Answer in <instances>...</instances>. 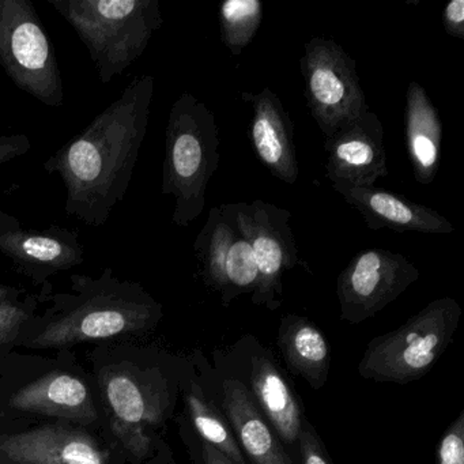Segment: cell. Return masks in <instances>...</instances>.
<instances>
[{
    "instance_id": "obj_1",
    "label": "cell",
    "mask_w": 464,
    "mask_h": 464,
    "mask_svg": "<svg viewBox=\"0 0 464 464\" xmlns=\"http://www.w3.org/2000/svg\"><path fill=\"white\" fill-rule=\"evenodd\" d=\"M153 97L154 77L134 78L116 102L44 162L50 175L63 180L69 216L89 227L107 224L131 184Z\"/></svg>"
},
{
    "instance_id": "obj_2",
    "label": "cell",
    "mask_w": 464,
    "mask_h": 464,
    "mask_svg": "<svg viewBox=\"0 0 464 464\" xmlns=\"http://www.w3.org/2000/svg\"><path fill=\"white\" fill-rule=\"evenodd\" d=\"M74 295H58L51 316L32 341L34 347H64L146 330L161 305L140 284L121 281L112 268L99 278L72 276Z\"/></svg>"
},
{
    "instance_id": "obj_3",
    "label": "cell",
    "mask_w": 464,
    "mask_h": 464,
    "mask_svg": "<svg viewBox=\"0 0 464 464\" xmlns=\"http://www.w3.org/2000/svg\"><path fill=\"white\" fill-rule=\"evenodd\" d=\"M218 131L213 111L191 93L173 102L165 130L162 195L175 199L172 221L179 227L205 210L208 181L219 164Z\"/></svg>"
},
{
    "instance_id": "obj_4",
    "label": "cell",
    "mask_w": 464,
    "mask_h": 464,
    "mask_svg": "<svg viewBox=\"0 0 464 464\" xmlns=\"http://www.w3.org/2000/svg\"><path fill=\"white\" fill-rule=\"evenodd\" d=\"M85 45L104 85L145 53L164 24L159 0H48Z\"/></svg>"
},
{
    "instance_id": "obj_5",
    "label": "cell",
    "mask_w": 464,
    "mask_h": 464,
    "mask_svg": "<svg viewBox=\"0 0 464 464\" xmlns=\"http://www.w3.org/2000/svg\"><path fill=\"white\" fill-rule=\"evenodd\" d=\"M460 317V305L453 298L431 301L398 330L372 339L358 373L366 380L395 384L422 379L444 354Z\"/></svg>"
},
{
    "instance_id": "obj_6",
    "label": "cell",
    "mask_w": 464,
    "mask_h": 464,
    "mask_svg": "<svg viewBox=\"0 0 464 464\" xmlns=\"http://www.w3.org/2000/svg\"><path fill=\"white\" fill-rule=\"evenodd\" d=\"M0 66L20 91L44 105H63L56 53L31 0H0Z\"/></svg>"
},
{
    "instance_id": "obj_7",
    "label": "cell",
    "mask_w": 464,
    "mask_h": 464,
    "mask_svg": "<svg viewBox=\"0 0 464 464\" xmlns=\"http://www.w3.org/2000/svg\"><path fill=\"white\" fill-rule=\"evenodd\" d=\"M300 66L309 112L325 138L368 112L357 64L338 43L309 40Z\"/></svg>"
},
{
    "instance_id": "obj_8",
    "label": "cell",
    "mask_w": 464,
    "mask_h": 464,
    "mask_svg": "<svg viewBox=\"0 0 464 464\" xmlns=\"http://www.w3.org/2000/svg\"><path fill=\"white\" fill-rule=\"evenodd\" d=\"M238 232L251 244L259 270L260 282L252 303L278 308L282 295V276L298 263L297 246L290 219L292 213L263 200L227 205Z\"/></svg>"
},
{
    "instance_id": "obj_9",
    "label": "cell",
    "mask_w": 464,
    "mask_h": 464,
    "mask_svg": "<svg viewBox=\"0 0 464 464\" xmlns=\"http://www.w3.org/2000/svg\"><path fill=\"white\" fill-rule=\"evenodd\" d=\"M420 276V270L404 255L382 248L360 252L338 276L342 322L360 324L371 319Z\"/></svg>"
},
{
    "instance_id": "obj_10",
    "label": "cell",
    "mask_w": 464,
    "mask_h": 464,
    "mask_svg": "<svg viewBox=\"0 0 464 464\" xmlns=\"http://www.w3.org/2000/svg\"><path fill=\"white\" fill-rule=\"evenodd\" d=\"M0 254L34 285L45 284L50 276L72 270L85 260L77 230L59 225L25 227L17 217L4 210H0Z\"/></svg>"
},
{
    "instance_id": "obj_11",
    "label": "cell",
    "mask_w": 464,
    "mask_h": 464,
    "mask_svg": "<svg viewBox=\"0 0 464 464\" xmlns=\"http://www.w3.org/2000/svg\"><path fill=\"white\" fill-rule=\"evenodd\" d=\"M324 151L333 186L372 187L388 176L384 129L371 110L325 138Z\"/></svg>"
},
{
    "instance_id": "obj_12",
    "label": "cell",
    "mask_w": 464,
    "mask_h": 464,
    "mask_svg": "<svg viewBox=\"0 0 464 464\" xmlns=\"http://www.w3.org/2000/svg\"><path fill=\"white\" fill-rule=\"evenodd\" d=\"M0 463L108 464V455L81 429L47 425L0 436Z\"/></svg>"
},
{
    "instance_id": "obj_13",
    "label": "cell",
    "mask_w": 464,
    "mask_h": 464,
    "mask_svg": "<svg viewBox=\"0 0 464 464\" xmlns=\"http://www.w3.org/2000/svg\"><path fill=\"white\" fill-rule=\"evenodd\" d=\"M347 205L362 216L372 230L418 232L426 235H450L453 225L433 208L404 199L401 195L372 187L333 186Z\"/></svg>"
},
{
    "instance_id": "obj_14",
    "label": "cell",
    "mask_w": 464,
    "mask_h": 464,
    "mask_svg": "<svg viewBox=\"0 0 464 464\" xmlns=\"http://www.w3.org/2000/svg\"><path fill=\"white\" fill-rule=\"evenodd\" d=\"M243 99L254 108L251 140L257 160L274 178L295 186L300 175L295 127L281 99L268 88L257 94L244 92Z\"/></svg>"
},
{
    "instance_id": "obj_15",
    "label": "cell",
    "mask_w": 464,
    "mask_h": 464,
    "mask_svg": "<svg viewBox=\"0 0 464 464\" xmlns=\"http://www.w3.org/2000/svg\"><path fill=\"white\" fill-rule=\"evenodd\" d=\"M222 391V406L227 412V423L251 463L295 464L243 382L227 380Z\"/></svg>"
},
{
    "instance_id": "obj_16",
    "label": "cell",
    "mask_w": 464,
    "mask_h": 464,
    "mask_svg": "<svg viewBox=\"0 0 464 464\" xmlns=\"http://www.w3.org/2000/svg\"><path fill=\"white\" fill-rule=\"evenodd\" d=\"M404 131L414 179L418 184L429 186L439 172L442 124L439 111L418 82L407 86Z\"/></svg>"
},
{
    "instance_id": "obj_17",
    "label": "cell",
    "mask_w": 464,
    "mask_h": 464,
    "mask_svg": "<svg viewBox=\"0 0 464 464\" xmlns=\"http://www.w3.org/2000/svg\"><path fill=\"white\" fill-rule=\"evenodd\" d=\"M10 406L21 411L82 422L97 420V411L85 382L67 373H50L25 385L13 395Z\"/></svg>"
},
{
    "instance_id": "obj_18",
    "label": "cell",
    "mask_w": 464,
    "mask_h": 464,
    "mask_svg": "<svg viewBox=\"0 0 464 464\" xmlns=\"http://www.w3.org/2000/svg\"><path fill=\"white\" fill-rule=\"evenodd\" d=\"M251 388L282 444H297L305 418L289 382L268 355L252 357Z\"/></svg>"
},
{
    "instance_id": "obj_19",
    "label": "cell",
    "mask_w": 464,
    "mask_h": 464,
    "mask_svg": "<svg viewBox=\"0 0 464 464\" xmlns=\"http://www.w3.org/2000/svg\"><path fill=\"white\" fill-rule=\"evenodd\" d=\"M278 346L290 371L303 377L314 390L327 382L330 347L324 334L303 316L286 314L279 327Z\"/></svg>"
},
{
    "instance_id": "obj_20",
    "label": "cell",
    "mask_w": 464,
    "mask_h": 464,
    "mask_svg": "<svg viewBox=\"0 0 464 464\" xmlns=\"http://www.w3.org/2000/svg\"><path fill=\"white\" fill-rule=\"evenodd\" d=\"M237 233V227L224 205L211 208L208 222L195 240L194 251L202 266L203 278L214 289H222L225 257Z\"/></svg>"
},
{
    "instance_id": "obj_21",
    "label": "cell",
    "mask_w": 464,
    "mask_h": 464,
    "mask_svg": "<svg viewBox=\"0 0 464 464\" xmlns=\"http://www.w3.org/2000/svg\"><path fill=\"white\" fill-rule=\"evenodd\" d=\"M189 414L199 436L206 444L227 456L236 464H246V459L238 445L229 423L221 417L216 407L205 401L202 396L191 392L187 396Z\"/></svg>"
},
{
    "instance_id": "obj_22",
    "label": "cell",
    "mask_w": 464,
    "mask_h": 464,
    "mask_svg": "<svg viewBox=\"0 0 464 464\" xmlns=\"http://www.w3.org/2000/svg\"><path fill=\"white\" fill-rule=\"evenodd\" d=\"M263 17L260 0H227L219 7L221 40L225 47L238 56L257 34Z\"/></svg>"
},
{
    "instance_id": "obj_23",
    "label": "cell",
    "mask_w": 464,
    "mask_h": 464,
    "mask_svg": "<svg viewBox=\"0 0 464 464\" xmlns=\"http://www.w3.org/2000/svg\"><path fill=\"white\" fill-rule=\"evenodd\" d=\"M104 388L115 420L142 426L157 420L156 409L149 403L140 385L129 374H110L105 379Z\"/></svg>"
},
{
    "instance_id": "obj_24",
    "label": "cell",
    "mask_w": 464,
    "mask_h": 464,
    "mask_svg": "<svg viewBox=\"0 0 464 464\" xmlns=\"http://www.w3.org/2000/svg\"><path fill=\"white\" fill-rule=\"evenodd\" d=\"M260 276L251 244L240 232L230 244L224 263V303L244 293L254 295L259 286Z\"/></svg>"
},
{
    "instance_id": "obj_25",
    "label": "cell",
    "mask_w": 464,
    "mask_h": 464,
    "mask_svg": "<svg viewBox=\"0 0 464 464\" xmlns=\"http://www.w3.org/2000/svg\"><path fill=\"white\" fill-rule=\"evenodd\" d=\"M36 304L32 297L26 300H10L0 304V346L12 342L31 322Z\"/></svg>"
},
{
    "instance_id": "obj_26",
    "label": "cell",
    "mask_w": 464,
    "mask_h": 464,
    "mask_svg": "<svg viewBox=\"0 0 464 464\" xmlns=\"http://www.w3.org/2000/svg\"><path fill=\"white\" fill-rule=\"evenodd\" d=\"M437 464H464V411H460L440 439Z\"/></svg>"
},
{
    "instance_id": "obj_27",
    "label": "cell",
    "mask_w": 464,
    "mask_h": 464,
    "mask_svg": "<svg viewBox=\"0 0 464 464\" xmlns=\"http://www.w3.org/2000/svg\"><path fill=\"white\" fill-rule=\"evenodd\" d=\"M297 444L301 464H331L322 440L317 436L314 426L306 420H304Z\"/></svg>"
},
{
    "instance_id": "obj_28",
    "label": "cell",
    "mask_w": 464,
    "mask_h": 464,
    "mask_svg": "<svg viewBox=\"0 0 464 464\" xmlns=\"http://www.w3.org/2000/svg\"><path fill=\"white\" fill-rule=\"evenodd\" d=\"M112 426L116 436L126 445L127 450L140 456L148 452L149 447H150V439L146 436L142 425H131V423L115 420Z\"/></svg>"
},
{
    "instance_id": "obj_29",
    "label": "cell",
    "mask_w": 464,
    "mask_h": 464,
    "mask_svg": "<svg viewBox=\"0 0 464 464\" xmlns=\"http://www.w3.org/2000/svg\"><path fill=\"white\" fill-rule=\"evenodd\" d=\"M32 142L25 134H0V168L31 150Z\"/></svg>"
},
{
    "instance_id": "obj_30",
    "label": "cell",
    "mask_w": 464,
    "mask_h": 464,
    "mask_svg": "<svg viewBox=\"0 0 464 464\" xmlns=\"http://www.w3.org/2000/svg\"><path fill=\"white\" fill-rule=\"evenodd\" d=\"M444 28L450 37L464 40V0H450L444 10Z\"/></svg>"
},
{
    "instance_id": "obj_31",
    "label": "cell",
    "mask_w": 464,
    "mask_h": 464,
    "mask_svg": "<svg viewBox=\"0 0 464 464\" xmlns=\"http://www.w3.org/2000/svg\"><path fill=\"white\" fill-rule=\"evenodd\" d=\"M203 456H205V464H236L206 442L203 444Z\"/></svg>"
},
{
    "instance_id": "obj_32",
    "label": "cell",
    "mask_w": 464,
    "mask_h": 464,
    "mask_svg": "<svg viewBox=\"0 0 464 464\" xmlns=\"http://www.w3.org/2000/svg\"><path fill=\"white\" fill-rule=\"evenodd\" d=\"M21 290L17 287L9 286V285L0 284V304L6 303L10 300H18Z\"/></svg>"
}]
</instances>
